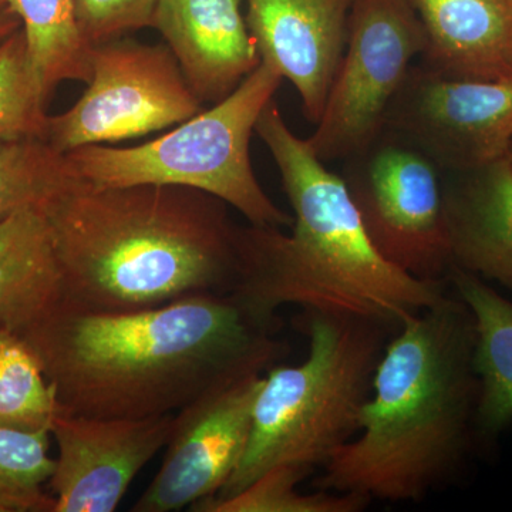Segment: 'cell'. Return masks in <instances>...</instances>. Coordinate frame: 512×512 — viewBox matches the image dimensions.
I'll return each mask as SVG.
<instances>
[{"label": "cell", "mask_w": 512, "mask_h": 512, "mask_svg": "<svg viewBox=\"0 0 512 512\" xmlns=\"http://www.w3.org/2000/svg\"><path fill=\"white\" fill-rule=\"evenodd\" d=\"M447 282L473 316V365L478 379L476 423L491 436L512 421V302L480 276L463 269H451Z\"/></svg>", "instance_id": "18"}, {"label": "cell", "mask_w": 512, "mask_h": 512, "mask_svg": "<svg viewBox=\"0 0 512 512\" xmlns=\"http://www.w3.org/2000/svg\"><path fill=\"white\" fill-rule=\"evenodd\" d=\"M63 301L62 275L39 204L0 220V328L19 332Z\"/></svg>", "instance_id": "17"}, {"label": "cell", "mask_w": 512, "mask_h": 512, "mask_svg": "<svg viewBox=\"0 0 512 512\" xmlns=\"http://www.w3.org/2000/svg\"><path fill=\"white\" fill-rule=\"evenodd\" d=\"M90 63L83 96L49 117L46 141L60 153L148 136L204 110L165 43L119 37L93 46Z\"/></svg>", "instance_id": "8"}, {"label": "cell", "mask_w": 512, "mask_h": 512, "mask_svg": "<svg viewBox=\"0 0 512 512\" xmlns=\"http://www.w3.org/2000/svg\"><path fill=\"white\" fill-rule=\"evenodd\" d=\"M50 431L0 429V512H55V497L43 491L55 460Z\"/></svg>", "instance_id": "21"}, {"label": "cell", "mask_w": 512, "mask_h": 512, "mask_svg": "<svg viewBox=\"0 0 512 512\" xmlns=\"http://www.w3.org/2000/svg\"><path fill=\"white\" fill-rule=\"evenodd\" d=\"M39 207L70 308L143 311L237 289L242 225L208 192L96 187L72 175Z\"/></svg>", "instance_id": "2"}, {"label": "cell", "mask_w": 512, "mask_h": 512, "mask_svg": "<svg viewBox=\"0 0 512 512\" xmlns=\"http://www.w3.org/2000/svg\"><path fill=\"white\" fill-rule=\"evenodd\" d=\"M453 268L512 292V164L441 171ZM451 268V269H453Z\"/></svg>", "instance_id": "15"}, {"label": "cell", "mask_w": 512, "mask_h": 512, "mask_svg": "<svg viewBox=\"0 0 512 512\" xmlns=\"http://www.w3.org/2000/svg\"><path fill=\"white\" fill-rule=\"evenodd\" d=\"M441 171H467L507 157L512 143V79H456L412 66L384 127Z\"/></svg>", "instance_id": "10"}, {"label": "cell", "mask_w": 512, "mask_h": 512, "mask_svg": "<svg viewBox=\"0 0 512 512\" xmlns=\"http://www.w3.org/2000/svg\"><path fill=\"white\" fill-rule=\"evenodd\" d=\"M244 0H157L153 28L202 104L220 103L261 66Z\"/></svg>", "instance_id": "14"}, {"label": "cell", "mask_w": 512, "mask_h": 512, "mask_svg": "<svg viewBox=\"0 0 512 512\" xmlns=\"http://www.w3.org/2000/svg\"><path fill=\"white\" fill-rule=\"evenodd\" d=\"M426 35L421 63L456 79H512V0H412Z\"/></svg>", "instance_id": "16"}, {"label": "cell", "mask_w": 512, "mask_h": 512, "mask_svg": "<svg viewBox=\"0 0 512 512\" xmlns=\"http://www.w3.org/2000/svg\"><path fill=\"white\" fill-rule=\"evenodd\" d=\"M308 477L299 468L279 466L266 471L227 500H205L191 511L201 512H359L369 500L353 494L319 490L303 494L298 485Z\"/></svg>", "instance_id": "22"}, {"label": "cell", "mask_w": 512, "mask_h": 512, "mask_svg": "<svg viewBox=\"0 0 512 512\" xmlns=\"http://www.w3.org/2000/svg\"><path fill=\"white\" fill-rule=\"evenodd\" d=\"M508 158H510V161L512 164V143H511L510 151H508Z\"/></svg>", "instance_id": "27"}, {"label": "cell", "mask_w": 512, "mask_h": 512, "mask_svg": "<svg viewBox=\"0 0 512 512\" xmlns=\"http://www.w3.org/2000/svg\"><path fill=\"white\" fill-rule=\"evenodd\" d=\"M60 413L55 387L28 343L0 328V429L50 431Z\"/></svg>", "instance_id": "20"}, {"label": "cell", "mask_w": 512, "mask_h": 512, "mask_svg": "<svg viewBox=\"0 0 512 512\" xmlns=\"http://www.w3.org/2000/svg\"><path fill=\"white\" fill-rule=\"evenodd\" d=\"M25 33L30 62L47 99L63 82L89 83L93 47L84 40L74 0H10Z\"/></svg>", "instance_id": "19"}, {"label": "cell", "mask_w": 512, "mask_h": 512, "mask_svg": "<svg viewBox=\"0 0 512 512\" xmlns=\"http://www.w3.org/2000/svg\"><path fill=\"white\" fill-rule=\"evenodd\" d=\"M22 29V22L10 0H0V43Z\"/></svg>", "instance_id": "26"}, {"label": "cell", "mask_w": 512, "mask_h": 512, "mask_svg": "<svg viewBox=\"0 0 512 512\" xmlns=\"http://www.w3.org/2000/svg\"><path fill=\"white\" fill-rule=\"evenodd\" d=\"M282 77L261 66L234 93L170 133L136 147L86 146L64 154L70 174L96 187L180 185L215 195L256 227H291L292 215L256 178L251 138Z\"/></svg>", "instance_id": "6"}, {"label": "cell", "mask_w": 512, "mask_h": 512, "mask_svg": "<svg viewBox=\"0 0 512 512\" xmlns=\"http://www.w3.org/2000/svg\"><path fill=\"white\" fill-rule=\"evenodd\" d=\"M173 414L93 419L57 414L50 436L59 456L49 487L55 512H113L137 474L167 446Z\"/></svg>", "instance_id": "12"}, {"label": "cell", "mask_w": 512, "mask_h": 512, "mask_svg": "<svg viewBox=\"0 0 512 512\" xmlns=\"http://www.w3.org/2000/svg\"><path fill=\"white\" fill-rule=\"evenodd\" d=\"M275 160L293 211L292 232L241 229L235 292L269 315L281 306L350 313L399 328L439 302L447 281H424L380 255L340 175L296 136L275 99L255 127Z\"/></svg>", "instance_id": "3"}, {"label": "cell", "mask_w": 512, "mask_h": 512, "mask_svg": "<svg viewBox=\"0 0 512 512\" xmlns=\"http://www.w3.org/2000/svg\"><path fill=\"white\" fill-rule=\"evenodd\" d=\"M303 326L308 357L301 365L266 372L244 457L220 493L208 500H227L279 466L309 476L359 431L360 412L390 328L326 311H306Z\"/></svg>", "instance_id": "5"}, {"label": "cell", "mask_w": 512, "mask_h": 512, "mask_svg": "<svg viewBox=\"0 0 512 512\" xmlns=\"http://www.w3.org/2000/svg\"><path fill=\"white\" fill-rule=\"evenodd\" d=\"M426 47L412 0H353L349 35L309 147L322 163L345 161L372 143Z\"/></svg>", "instance_id": "9"}, {"label": "cell", "mask_w": 512, "mask_h": 512, "mask_svg": "<svg viewBox=\"0 0 512 512\" xmlns=\"http://www.w3.org/2000/svg\"><path fill=\"white\" fill-rule=\"evenodd\" d=\"M47 101L30 62L25 33L20 29L0 43V140H46L50 117Z\"/></svg>", "instance_id": "24"}, {"label": "cell", "mask_w": 512, "mask_h": 512, "mask_svg": "<svg viewBox=\"0 0 512 512\" xmlns=\"http://www.w3.org/2000/svg\"><path fill=\"white\" fill-rule=\"evenodd\" d=\"M80 32L90 46L153 28L157 0H74Z\"/></svg>", "instance_id": "25"}, {"label": "cell", "mask_w": 512, "mask_h": 512, "mask_svg": "<svg viewBox=\"0 0 512 512\" xmlns=\"http://www.w3.org/2000/svg\"><path fill=\"white\" fill-rule=\"evenodd\" d=\"M262 382L238 380L180 410L163 466L131 511H181L220 493L244 457Z\"/></svg>", "instance_id": "11"}, {"label": "cell", "mask_w": 512, "mask_h": 512, "mask_svg": "<svg viewBox=\"0 0 512 512\" xmlns=\"http://www.w3.org/2000/svg\"><path fill=\"white\" fill-rule=\"evenodd\" d=\"M70 177L64 154L43 138L0 140V220L40 204Z\"/></svg>", "instance_id": "23"}, {"label": "cell", "mask_w": 512, "mask_h": 512, "mask_svg": "<svg viewBox=\"0 0 512 512\" xmlns=\"http://www.w3.org/2000/svg\"><path fill=\"white\" fill-rule=\"evenodd\" d=\"M353 0H247V25L261 62L301 96L318 124L349 35Z\"/></svg>", "instance_id": "13"}, {"label": "cell", "mask_w": 512, "mask_h": 512, "mask_svg": "<svg viewBox=\"0 0 512 512\" xmlns=\"http://www.w3.org/2000/svg\"><path fill=\"white\" fill-rule=\"evenodd\" d=\"M279 320L237 292L160 308L87 312L62 301L19 330L64 414L144 419L180 412L285 355Z\"/></svg>", "instance_id": "1"}, {"label": "cell", "mask_w": 512, "mask_h": 512, "mask_svg": "<svg viewBox=\"0 0 512 512\" xmlns=\"http://www.w3.org/2000/svg\"><path fill=\"white\" fill-rule=\"evenodd\" d=\"M340 177L386 261L424 281H447L453 262L443 175L429 157L383 128L343 161Z\"/></svg>", "instance_id": "7"}, {"label": "cell", "mask_w": 512, "mask_h": 512, "mask_svg": "<svg viewBox=\"0 0 512 512\" xmlns=\"http://www.w3.org/2000/svg\"><path fill=\"white\" fill-rule=\"evenodd\" d=\"M386 343L359 431L329 458L319 490L421 501L463 460L476 421V330L458 296L409 316Z\"/></svg>", "instance_id": "4"}]
</instances>
